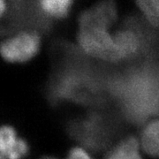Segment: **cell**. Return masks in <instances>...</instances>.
I'll list each match as a JSON object with an SVG mask.
<instances>
[{
    "instance_id": "cell-9",
    "label": "cell",
    "mask_w": 159,
    "mask_h": 159,
    "mask_svg": "<svg viewBox=\"0 0 159 159\" xmlns=\"http://www.w3.org/2000/svg\"><path fill=\"white\" fill-rule=\"evenodd\" d=\"M142 147L146 153L159 158V119L150 121L142 133Z\"/></svg>"
},
{
    "instance_id": "cell-1",
    "label": "cell",
    "mask_w": 159,
    "mask_h": 159,
    "mask_svg": "<svg viewBox=\"0 0 159 159\" xmlns=\"http://www.w3.org/2000/svg\"><path fill=\"white\" fill-rule=\"evenodd\" d=\"M122 80L115 88L126 113L135 119H144L159 111V72L142 70Z\"/></svg>"
},
{
    "instance_id": "cell-8",
    "label": "cell",
    "mask_w": 159,
    "mask_h": 159,
    "mask_svg": "<svg viewBox=\"0 0 159 159\" xmlns=\"http://www.w3.org/2000/svg\"><path fill=\"white\" fill-rule=\"evenodd\" d=\"M105 159H142L139 142L133 137L125 138L110 150Z\"/></svg>"
},
{
    "instance_id": "cell-12",
    "label": "cell",
    "mask_w": 159,
    "mask_h": 159,
    "mask_svg": "<svg viewBox=\"0 0 159 159\" xmlns=\"http://www.w3.org/2000/svg\"><path fill=\"white\" fill-rule=\"evenodd\" d=\"M9 10V0H0V21L5 18Z\"/></svg>"
},
{
    "instance_id": "cell-5",
    "label": "cell",
    "mask_w": 159,
    "mask_h": 159,
    "mask_svg": "<svg viewBox=\"0 0 159 159\" xmlns=\"http://www.w3.org/2000/svg\"><path fill=\"white\" fill-rule=\"evenodd\" d=\"M29 153V143L14 126L0 125V159H24Z\"/></svg>"
},
{
    "instance_id": "cell-2",
    "label": "cell",
    "mask_w": 159,
    "mask_h": 159,
    "mask_svg": "<svg viewBox=\"0 0 159 159\" xmlns=\"http://www.w3.org/2000/svg\"><path fill=\"white\" fill-rule=\"evenodd\" d=\"M42 41L39 34L25 29L0 41V57L9 64H24L37 56Z\"/></svg>"
},
{
    "instance_id": "cell-11",
    "label": "cell",
    "mask_w": 159,
    "mask_h": 159,
    "mask_svg": "<svg viewBox=\"0 0 159 159\" xmlns=\"http://www.w3.org/2000/svg\"><path fill=\"white\" fill-rule=\"evenodd\" d=\"M66 159H93L89 154L82 148H74L69 152Z\"/></svg>"
},
{
    "instance_id": "cell-7",
    "label": "cell",
    "mask_w": 159,
    "mask_h": 159,
    "mask_svg": "<svg viewBox=\"0 0 159 159\" xmlns=\"http://www.w3.org/2000/svg\"><path fill=\"white\" fill-rule=\"evenodd\" d=\"M74 0H37L39 11L47 18L61 20L67 17Z\"/></svg>"
},
{
    "instance_id": "cell-4",
    "label": "cell",
    "mask_w": 159,
    "mask_h": 159,
    "mask_svg": "<svg viewBox=\"0 0 159 159\" xmlns=\"http://www.w3.org/2000/svg\"><path fill=\"white\" fill-rule=\"evenodd\" d=\"M118 16V8L112 0H101L84 11L80 16V28H102L110 29Z\"/></svg>"
},
{
    "instance_id": "cell-3",
    "label": "cell",
    "mask_w": 159,
    "mask_h": 159,
    "mask_svg": "<svg viewBox=\"0 0 159 159\" xmlns=\"http://www.w3.org/2000/svg\"><path fill=\"white\" fill-rule=\"evenodd\" d=\"M78 43L80 49L89 56L116 62L114 35L110 33V29L80 28Z\"/></svg>"
},
{
    "instance_id": "cell-13",
    "label": "cell",
    "mask_w": 159,
    "mask_h": 159,
    "mask_svg": "<svg viewBox=\"0 0 159 159\" xmlns=\"http://www.w3.org/2000/svg\"><path fill=\"white\" fill-rule=\"evenodd\" d=\"M42 159H57V158L54 157H43Z\"/></svg>"
},
{
    "instance_id": "cell-10",
    "label": "cell",
    "mask_w": 159,
    "mask_h": 159,
    "mask_svg": "<svg viewBox=\"0 0 159 159\" xmlns=\"http://www.w3.org/2000/svg\"><path fill=\"white\" fill-rule=\"evenodd\" d=\"M135 3L148 22L159 27V0H135Z\"/></svg>"
},
{
    "instance_id": "cell-6",
    "label": "cell",
    "mask_w": 159,
    "mask_h": 159,
    "mask_svg": "<svg viewBox=\"0 0 159 159\" xmlns=\"http://www.w3.org/2000/svg\"><path fill=\"white\" fill-rule=\"evenodd\" d=\"M116 61L135 57L142 50L143 41L141 34L133 29H125L114 34Z\"/></svg>"
}]
</instances>
